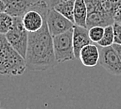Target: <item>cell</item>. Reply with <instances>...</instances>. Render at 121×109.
I'll return each mask as SVG.
<instances>
[{
    "label": "cell",
    "instance_id": "obj_9",
    "mask_svg": "<svg viewBox=\"0 0 121 109\" xmlns=\"http://www.w3.org/2000/svg\"><path fill=\"white\" fill-rule=\"evenodd\" d=\"M5 3V12L12 17H23L34 6L32 0H2Z\"/></svg>",
    "mask_w": 121,
    "mask_h": 109
},
{
    "label": "cell",
    "instance_id": "obj_8",
    "mask_svg": "<svg viewBox=\"0 0 121 109\" xmlns=\"http://www.w3.org/2000/svg\"><path fill=\"white\" fill-rule=\"evenodd\" d=\"M92 40L89 37L88 28L81 27L78 25L74 26L73 28V46H74V54L76 58H79L80 51L87 45L92 44Z\"/></svg>",
    "mask_w": 121,
    "mask_h": 109
},
{
    "label": "cell",
    "instance_id": "obj_16",
    "mask_svg": "<svg viewBox=\"0 0 121 109\" xmlns=\"http://www.w3.org/2000/svg\"><path fill=\"white\" fill-rule=\"evenodd\" d=\"M89 30V37L91 39V40L93 42H95V43H98L103 35H104V31H105V27L103 26H94V27H91Z\"/></svg>",
    "mask_w": 121,
    "mask_h": 109
},
{
    "label": "cell",
    "instance_id": "obj_4",
    "mask_svg": "<svg viewBox=\"0 0 121 109\" xmlns=\"http://www.w3.org/2000/svg\"><path fill=\"white\" fill-rule=\"evenodd\" d=\"M13 26L5 35L9 43L26 59L29 32L23 25L22 17H13Z\"/></svg>",
    "mask_w": 121,
    "mask_h": 109
},
{
    "label": "cell",
    "instance_id": "obj_14",
    "mask_svg": "<svg viewBox=\"0 0 121 109\" xmlns=\"http://www.w3.org/2000/svg\"><path fill=\"white\" fill-rule=\"evenodd\" d=\"M114 43V32H113V24L105 27L104 35L101 40L97 43L100 47H109L112 46Z\"/></svg>",
    "mask_w": 121,
    "mask_h": 109
},
{
    "label": "cell",
    "instance_id": "obj_15",
    "mask_svg": "<svg viewBox=\"0 0 121 109\" xmlns=\"http://www.w3.org/2000/svg\"><path fill=\"white\" fill-rule=\"evenodd\" d=\"M105 10L113 18L114 13L121 6V0H101Z\"/></svg>",
    "mask_w": 121,
    "mask_h": 109
},
{
    "label": "cell",
    "instance_id": "obj_20",
    "mask_svg": "<svg viewBox=\"0 0 121 109\" xmlns=\"http://www.w3.org/2000/svg\"><path fill=\"white\" fill-rule=\"evenodd\" d=\"M112 47L115 49V51L117 52V54H118L119 57L121 58V45H120V44H116V43H113V44H112Z\"/></svg>",
    "mask_w": 121,
    "mask_h": 109
},
{
    "label": "cell",
    "instance_id": "obj_12",
    "mask_svg": "<svg viewBox=\"0 0 121 109\" xmlns=\"http://www.w3.org/2000/svg\"><path fill=\"white\" fill-rule=\"evenodd\" d=\"M74 8H75V0H68L56 5L54 7V9H56L58 12H60L68 20L74 23Z\"/></svg>",
    "mask_w": 121,
    "mask_h": 109
},
{
    "label": "cell",
    "instance_id": "obj_3",
    "mask_svg": "<svg viewBox=\"0 0 121 109\" xmlns=\"http://www.w3.org/2000/svg\"><path fill=\"white\" fill-rule=\"evenodd\" d=\"M88 15H87V28L94 26H109L114 23L113 18L105 10L101 0H85Z\"/></svg>",
    "mask_w": 121,
    "mask_h": 109
},
{
    "label": "cell",
    "instance_id": "obj_19",
    "mask_svg": "<svg viewBox=\"0 0 121 109\" xmlns=\"http://www.w3.org/2000/svg\"><path fill=\"white\" fill-rule=\"evenodd\" d=\"M64 1H68V0H46V4L48 5L49 8H54V7L61 2H64Z\"/></svg>",
    "mask_w": 121,
    "mask_h": 109
},
{
    "label": "cell",
    "instance_id": "obj_13",
    "mask_svg": "<svg viewBox=\"0 0 121 109\" xmlns=\"http://www.w3.org/2000/svg\"><path fill=\"white\" fill-rule=\"evenodd\" d=\"M14 18L6 13V12H0V34L6 35L13 26Z\"/></svg>",
    "mask_w": 121,
    "mask_h": 109
},
{
    "label": "cell",
    "instance_id": "obj_10",
    "mask_svg": "<svg viewBox=\"0 0 121 109\" xmlns=\"http://www.w3.org/2000/svg\"><path fill=\"white\" fill-rule=\"evenodd\" d=\"M100 50L95 44H90L85 46L79 54V59L81 63L86 67H95L99 64Z\"/></svg>",
    "mask_w": 121,
    "mask_h": 109
},
{
    "label": "cell",
    "instance_id": "obj_18",
    "mask_svg": "<svg viewBox=\"0 0 121 109\" xmlns=\"http://www.w3.org/2000/svg\"><path fill=\"white\" fill-rule=\"evenodd\" d=\"M113 20L114 23H120L121 24V6L119 7V8L116 10V12L113 15Z\"/></svg>",
    "mask_w": 121,
    "mask_h": 109
},
{
    "label": "cell",
    "instance_id": "obj_1",
    "mask_svg": "<svg viewBox=\"0 0 121 109\" xmlns=\"http://www.w3.org/2000/svg\"><path fill=\"white\" fill-rule=\"evenodd\" d=\"M26 61L27 68L33 71H46L57 65L53 36L49 31L47 20L42 29L29 33Z\"/></svg>",
    "mask_w": 121,
    "mask_h": 109
},
{
    "label": "cell",
    "instance_id": "obj_21",
    "mask_svg": "<svg viewBox=\"0 0 121 109\" xmlns=\"http://www.w3.org/2000/svg\"><path fill=\"white\" fill-rule=\"evenodd\" d=\"M34 3H38V2H45L46 0H32Z\"/></svg>",
    "mask_w": 121,
    "mask_h": 109
},
{
    "label": "cell",
    "instance_id": "obj_5",
    "mask_svg": "<svg viewBox=\"0 0 121 109\" xmlns=\"http://www.w3.org/2000/svg\"><path fill=\"white\" fill-rule=\"evenodd\" d=\"M54 52L58 63H64L75 58L73 46V29L53 37Z\"/></svg>",
    "mask_w": 121,
    "mask_h": 109
},
{
    "label": "cell",
    "instance_id": "obj_6",
    "mask_svg": "<svg viewBox=\"0 0 121 109\" xmlns=\"http://www.w3.org/2000/svg\"><path fill=\"white\" fill-rule=\"evenodd\" d=\"M99 64L110 74L121 75V58L112 46L101 47Z\"/></svg>",
    "mask_w": 121,
    "mask_h": 109
},
{
    "label": "cell",
    "instance_id": "obj_17",
    "mask_svg": "<svg viewBox=\"0 0 121 109\" xmlns=\"http://www.w3.org/2000/svg\"><path fill=\"white\" fill-rule=\"evenodd\" d=\"M113 32H114V43L121 45V24L113 23Z\"/></svg>",
    "mask_w": 121,
    "mask_h": 109
},
{
    "label": "cell",
    "instance_id": "obj_11",
    "mask_svg": "<svg viewBox=\"0 0 121 109\" xmlns=\"http://www.w3.org/2000/svg\"><path fill=\"white\" fill-rule=\"evenodd\" d=\"M87 6L85 0H75L74 8V23L76 25L87 28Z\"/></svg>",
    "mask_w": 121,
    "mask_h": 109
},
{
    "label": "cell",
    "instance_id": "obj_22",
    "mask_svg": "<svg viewBox=\"0 0 121 109\" xmlns=\"http://www.w3.org/2000/svg\"><path fill=\"white\" fill-rule=\"evenodd\" d=\"M1 109H5V108H1Z\"/></svg>",
    "mask_w": 121,
    "mask_h": 109
},
{
    "label": "cell",
    "instance_id": "obj_2",
    "mask_svg": "<svg viewBox=\"0 0 121 109\" xmlns=\"http://www.w3.org/2000/svg\"><path fill=\"white\" fill-rule=\"evenodd\" d=\"M26 59L9 43L5 35H0V72L2 75H22L26 69Z\"/></svg>",
    "mask_w": 121,
    "mask_h": 109
},
{
    "label": "cell",
    "instance_id": "obj_7",
    "mask_svg": "<svg viewBox=\"0 0 121 109\" xmlns=\"http://www.w3.org/2000/svg\"><path fill=\"white\" fill-rule=\"evenodd\" d=\"M47 25L51 35L57 36L65 33L74 28L75 23L64 17L62 14L58 12L54 8H50L47 14Z\"/></svg>",
    "mask_w": 121,
    "mask_h": 109
}]
</instances>
